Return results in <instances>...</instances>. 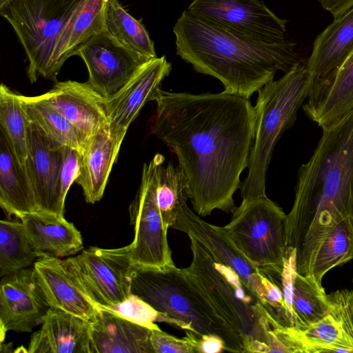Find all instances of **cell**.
<instances>
[{"mask_svg":"<svg viewBox=\"0 0 353 353\" xmlns=\"http://www.w3.org/2000/svg\"><path fill=\"white\" fill-rule=\"evenodd\" d=\"M84 0H8L0 14L12 27L29 62L27 74L34 83L46 78L61 31Z\"/></svg>","mask_w":353,"mask_h":353,"instance_id":"ba28073f","label":"cell"},{"mask_svg":"<svg viewBox=\"0 0 353 353\" xmlns=\"http://www.w3.org/2000/svg\"><path fill=\"white\" fill-rule=\"evenodd\" d=\"M352 283H353V280H352Z\"/></svg>","mask_w":353,"mask_h":353,"instance_id":"7bdbcfd3","label":"cell"},{"mask_svg":"<svg viewBox=\"0 0 353 353\" xmlns=\"http://www.w3.org/2000/svg\"><path fill=\"white\" fill-rule=\"evenodd\" d=\"M333 304L322 283L312 276L297 272L294 285L293 309L295 327L303 329L319 321L332 309Z\"/></svg>","mask_w":353,"mask_h":353,"instance_id":"1f68e13d","label":"cell"},{"mask_svg":"<svg viewBox=\"0 0 353 353\" xmlns=\"http://www.w3.org/2000/svg\"><path fill=\"white\" fill-rule=\"evenodd\" d=\"M134 237L130 245L132 265L137 268L162 269L174 265L155 194L151 165L144 163L141 181L130 208Z\"/></svg>","mask_w":353,"mask_h":353,"instance_id":"9c48e42d","label":"cell"},{"mask_svg":"<svg viewBox=\"0 0 353 353\" xmlns=\"http://www.w3.org/2000/svg\"><path fill=\"white\" fill-rule=\"evenodd\" d=\"M185 332L190 337L194 353H219L225 351L223 341L216 335H199L190 330Z\"/></svg>","mask_w":353,"mask_h":353,"instance_id":"f35d334b","label":"cell"},{"mask_svg":"<svg viewBox=\"0 0 353 353\" xmlns=\"http://www.w3.org/2000/svg\"><path fill=\"white\" fill-rule=\"evenodd\" d=\"M62 151L54 198V214L60 216H63L68 192L79 175L81 158V152L72 148L63 146Z\"/></svg>","mask_w":353,"mask_h":353,"instance_id":"e575fe53","label":"cell"},{"mask_svg":"<svg viewBox=\"0 0 353 353\" xmlns=\"http://www.w3.org/2000/svg\"><path fill=\"white\" fill-rule=\"evenodd\" d=\"M172 228L197 240L214 258L236 272L262 303H268V293L280 284L251 262L235 245L223 227L203 220L185 203Z\"/></svg>","mask_w":353,"mask_h":353,"instance_id":"8fae6325","label":"cell"},{"mask_svg":"<svg viewBox=\"0 0 353 353\" xmlns=\"http://www.w3.org/2000/svg\"><path fill=\"white\" fill-rule=\"evenodd\" d=\"M8 0H0V6L3 5L4 3H6Z\"/></svg>","mask_w":353,"mask_h":353,"instance_id":"b9f144b4","label":"cell"},{"mask_svg":"<svg viewBox=\"0 0 353 353\" xmlns=\"http://www.w3.org/2000/svg\"><path fill=\"white\" fill-rule=\"evenodd\" d=\"M152 171L157 205L165 226L172 228L182 206L190 199L188 179L178 165L157 154L149 162Z\"/></svg>","mask_w":353,"mask_h":353,"instance_id":"4316f807","label":"cell"},{"mask_svg":"<svg viewBox=\"0 0 353 353\" xmlns=\"http://www.w3.org/2000/svg\"><path fill=\"white\" fill-rule=\"evenodd\" d=\"M25 110L31 123L50 141L82 153L85 143L79 131L41 95L26 97L21 94Z\"/></svg>","mask_w":353,"mask_h":353,"instance_id":"83f0119b","label":"cell"},{"mask_svg":"<svg viewBox=\"0 0 353 353\" xmlns=\"http://www.w3.org/2000/svg\"><path fill=\"white\" fill-rule=\"evenodd\" d=\"M74 55L85 62L87 83L108 98L117 92L150 59L122 45L105 31L79 46Z\"/></svg>","mask_w":353,"mask_h":353,"instance_id":"4fadbf2b","label":"cell"},{"mask_svg":"<svg viewBox=\"0 0 353 353\" xmlns=\"http://www.w3.org/2000/svg\"><path fill=\"white\" fill-rule=\"evenodd\" d=\"M0 125L18 161L23 166L29 151L30 121L21 94L3 83L0 86Z\"/></svg>","mask_w":353,"mask_h":353,"instance_id":"f1b7e54d","label":"cell"},{"mask_svg":"<svg viewBox=\"0 0 353 353\" xmlns=\"http://www.w3.org/2000/svg\"><path fill=\"white\" fill-rule=\"evenodd\" d=\"M121 145L109 129L101 130L86 141L75 182L82 188L88 203H94L102 198Z\"/></svg>","mask_w":353,"mask_h":353,"instance_id":"d4e9b609","label":"cell"},{"mask_svg":"<svg viewBox=\"0 0 353 353\" xmlns=\"http://www.w3.org/2000/svg\"><path fill=\"white\" fill-rule=\"evenodd\" d=\"M152 133L176 154L194 211L236 208L233 195L248 166L256 114L249 99L223 91L194 94L159 89Z\"/></svg>","mask_w":353,"mask_h":353,"instance_id":"6da1fadb","label":"cell"},{"mask_svg":"<svg viewBox=\"0 0 353 353\" xmlns=\"http://www.w3.org/2000/svg\"><path fill=\"white\" fill-rule=\"evenodd\" d=\"M353 259V224L342 221L327 236L320 248L311 276L322 283L325 274Z\"/></svg>","mask_w":353,"mask_h":353,"instance_id":"d6a6232c","label":"cell"},{"mask_svg":"<svg viewBox=\"0 0 353 353\" xmlns=\"http://www.w3.org/2000/svg\"><path fill=\"white\" fill-rule=\"evenodd\" d=\"M322 129L312 155L299 168L286 214V245L296 249L303 275H311L330 232L342 221L353 224V110Z\"/></svg>","mask_w":353,"mask_h":353,"instance_id":"7a4b0ae2","label":"cell"},{"mask_svg":"<svg viewBox=\"0 0 353 353\" xmlns=\"http://www.w3.org/2000/svg\"><path fill=\"white\" fill-rule=\"evenodd\" d=\"M63 147L50 141L30 122L28 158L23 165L39 212L54 214V198Z\"/></svg>","mask_w":353,"mask_h":353,"instance_id":"d6986e66","label":"cell"},{"mask_svg":"<svg viewBox=\"0 0 353 353\" xmlns=\"http://www.w3.org/2000/svg\"><path fill=\"white\" fill-rule=\"evenodd\" d=\"M105 32L130 50L150 59L157 57L154 41L140 21L118 0H108L104 14Z\"/></svg>","mask_w":353,"mask_h":353,"instance_id":"f546056e","label":"cell"},{"mask_svg":"<svg viewBox=\"0 0 353 353\" xmlns=\"http://www.w3.org/2000/svg\"><path fill=\"white\" fill-rule=\"evenodd\" d=\"M353 51V6L325 28L316 38L306 62L313 83L332 76Z\"/></svg>","mask_w":353,"mask_h":353,"instance_id":"7402d4cb","label":"cell"},{"mask_svg":"<svg viewBox=\"0 0 353 353\" xmlns=\"http://www.w3.org/2000/svg\"><path fill=\"white\" fill-rule=\"evenodd\" d=\"M173 32L177 55L196 72L219 80L224 92L248 99L274 80L277 70L285 73L303 62L292 42L252 39L206 22L187 9Z\"/></svg>","mask_w":353,"mask_h":353,"instance_id":"3957f363","label":"cell"},{"mask_svg":"<svg viewBox=\"0 0 353 353\" xmlns=\"http://www.w3.org/2000/svg\"><path fill=\"white\" fill-rule=\"evenodd\" d=\"M189 238L192 259L185 270L241 336L244 353L259 352L260 335L255 307L261 301L236 272L214 258L194 238Z\"/></svg>","mask_w":353,"mask_h":353,"instance_id":"8992f818","label":"cell"},{"mask_svg":"<svg viewBox=\"0 0 353 353\" xmlns=\"http://www.w3.org/2000/svg\"><path fill=\"white\" fill-rule=\"evenodd\" d=\"M130 290L167 316L170 325L199 335H216L223 341L225 351L244 353L241 336L184 268L134 267Z\"/></svg>","mask_w":353,"mask_h":353,"instance_id":"277c9868","label":"cell"},{"mask_svg":"<svg viewBox=\"0 0 353 353\" xmlns=\"http://www.w3.org/2000/svg\"><path fill=\"white\" fill-rule=\"evenodd\" d=\"M27 349L28 353H91L90 322L50 307Z\"/></svg>","mask_w":353,"mask_h":353,"instance_id":"ffe728a7","label":"cell"},{"mask_svg":"<svg viewBox=\"0 0 353 353\" xmlns=\"http://www.w3.org/2000/svg\"><path fill=\"white\" fill-rule=\"evenodd\" d=\"M19 219L41 257H64L83 249L80 232L64 216L36 211L23 215Z\"/></svg>","mask_w":353,"mask_h":353,"instance_id":"603a6c76","label":"cell"},{"mask_svg":"<svg viewBox=\"0 0 353 353\" xmlns=\"http://www.w3.org/2000/svg\"><path fill=\"white\" fill-rule=\"evenodd\" d=\"M313 79L303 61L258 91L254 106L255 135L248 173L239 187L242 202L267 196L266 174L273 150L284 131L294 124L298 110L308 97Z\"/></svg>","mask_w":353,"mask_h":353,"instance_id":"5b68a950","label":"cell"},{"mask_svg":"<svg viewBox=\"0 0 353 353\" xmlns=\"http://www.w3.org/2000/svg\"><path fill=\"white\" fill-rule=\"evenodd\" d=\"M34 275L50 308L92 321L101 310L70 257L43 256L34 265Z\"/></svg>","mask_w":353,"mask_h":353,"instance_id":"5bb4252c","label":"cell"},{"mask_svg":"<svg viewBox=\"0 0 353 353\" xmlns=\"http://www.w3.org/2000/svg\"><path fill=\"white\" fill-rule=\"evenodd\" d=\"M14 352H28V349H26L25 347H23L22 346V347H18V349H17V350H15Z\"/></svg>","mask_w":353,"mask_h":353,"instance_id":"60d3db41","label":"cell"},{"mask_svg":"<svg viewBox=\"0 0 353 353\" xmlns=\"http://www.w3.org/2000/svg\"><path fill=\"white\" fill-rule=\"evenodd\" d=\"M303 110L321 128L353 110V51L329 78L312 83Z\"/></svg>","mask_w":353,"mask_h":353,"instance_id":"ac0fdd59","label":"cell"},{"mask_svg":"<svg viewBox=\"0 0 353 353\" xmlns=\"http://www.w3.org/2000/svg\"><path fill=\"white\" fill-rule=\"evenodd\" d=\"M151 344L154 353H194L188 333L182 339L170 335L160 328L151 330Z\"/></svg>","mask_w":353,"mask_h":353,"instance_id":"74e56055","label":"cell"},{"mask_svg":"<svg viewBox=\"0 0 353 353\" xmlns=\"http://www.w3.org/2000/svg\"><path fill=\"white\" fill-rule=\"evenodd\" d=\"M108 0H84L74 12L55 44L46 79L55 81L65 61L90 37L105 31Z\"/></svg>","mask_w":353,"mask_h":353,"instance_id":"cb8c5ba5","label":"cell"},{"mask_svg":"<svg viewBox=\"0 0 353 353\" xmlns=\"http://www.w3.org/2000/svg\"><path fill=\"white\" fill-rule=\"evenodd\" d=\"M49 308L33 266L3 276L0 283L1 343L10 330L31 332L41 324Z\"/></svg>","mask_w":353,"mask_h":353,"instance_id":"2e32d148","label":"cell"},{"mask_svg":"<svg viewBox=\"0 0 353 353\" xmlns=\"http://www.w3.org/2000/svg\"><path fill=\"white\" fill-rule=\"evenodd\" d=\"M336 319L350 352H353V289L339 290L329 294Z\"/></svg>","mask_w":353,"mask_h":353,"instance_id":"d590c367","label":"cell"},{"mask_svg":"<svg viewBox=\"0 0 353 353\" xmlns=\"http://www.w3.org/2000/svg\"><path fill=\"white\" fill-rule=\"evenodd\" d=\"M41 96L74 126L85 144L96 134L109 129L105 98L87 82H56Z\"/></svg>","mask_w":353,"mask_h":353,"instance_id":"e0dca14e","label":"cell"},{"mask_svg":"<svg viewBox=\"0 0 353 353\" xmlns=\"http://www.w3.org/2000/svg\"><path fill=\"white\" fill-rule=\"evenodd\" d=\"M40 254L32 244L22 221H0V276L34 265Z\"/></svg>","mask_w":353,"mask_h":353,"instance_id":"4dcf8cb0","label":"cell"},{"mask_svg":"<svg viewBox=\"0 0 353 353\" xmlns=\"http://www.w3.org/2000/svg\"><path fill=\"white\" fill-rule=\"evenodd\" d=\"M0 205L8 214L20 219L38 211L24 167L18 161L7 138L0 134Z\"/></svg>","mask_w":353,"mask_h":353,"instance_id":"484cf974","label":"cell"},{"mask_svg":"<svg viewBox=\"0 0 353 353\" xmlns=\"http://www.w3.org/2000/svg\"><path fill=\"white\" fill-rule=\"evenodd\" d=\"M187 10L206 22L252 39L285 40L287 21L263 0H192Z\"/></svg>","mask_w":353,"mask_h":353,"instance_id":"30bf717a","label":"cell"},{"mask_svg":"<svg viewBox=\"0 0 353 353\" xmlns=\"http://www.w3.org/2000/svg\"><path fill=\"white\" fill-rule=\"evenodd\" d=\"M172 69L165 56L144 63L115 94L105 98L109 131L114 139L122 143L127 130L143 105L153 101L161 85Z\"/></svg>","mask_w":353,"mask_h":353,"instance_id":"9a60e30c","label":"cell"},{"mask_svg":"<svg viewBox=\"0 0 353 353\" xmlns=\"http://www.w3.org/2000/svg\"><path fill=\"white\" fill-rule=\"evenodd\" d=\"M70 258L100 307L115 305L130 295L134 266L130 245L110 249L90 247Z\"/></svg>","mask_w":353,"mask_h":353,"instance_id":"7c38bea8","label":"cell"},{"mask_svg":"<svg viewBox=\"0 0 353 353\" xmlns=\"http://www.w3.org/2000/svg\"><path fill=\"white\" fill-rule=\"evenodd\" d=\"M151 330L101 307L90 321L91 353H154Z\"/></svg>","mask_w":353,"mask_h":353,"instance_id":"44dd1931","label":"cell"},{"mask_svg":"<svg viewBox=\"0 0 353 353\" xmlns=\"http://www.w3.org/2000/svg\"><path fill=\"white\" fill-rule=\"evenodd\" d=\"M296 274V250L294 248H286L281 275V286L284 301L282 320L288 325L294 327L296 319L293 309V301L294 285Z\"/></svg>","mask_w":353,"mask_h":353,"instance_id":"8d00e7d4","label":"cell"},{"mask_svg":"<svg viewBox=\"0 0 353 353\" xmlns=\"http://www.w3.org/2000/svg\"><path fill=\"white\" fill-rule=\"evenodd\" d=\"M235 245L281 284L286 250V214L268 196L242 202L223 226Z\"/></svg>","mask_w":353,"mask_h":353,"instance_id":"52a82bcc","label":"cell"},{"mask_svg":"<svg viewBox=\"0 0 353 353\" xmlns=\"http://www.w3.org/2000/svg\"><path fill=\"white\" fill-rule=\"evenodd\" d=\"M101 308L150 329L159 328L155 322L170 324L167 316L132 293L125 300L115 305Z\"/></svg>","mask_w":353,"mask_h":353,"instance_id":"836d02e7","label":"cell"},{"mask_svg":"<svg viewBox=\"0 0 353 353\" xmlns=\"http://www.w3.org/2000/svg\"><path fill=\"white\" fill-rule=\"evenodd\" d=\"M322 8L337 18L353 6V0H319Z\"/></svg>","mask_w":353,"mask_h":353,"instance_id":"ab89813d","label":"cell"}]
</instances>
